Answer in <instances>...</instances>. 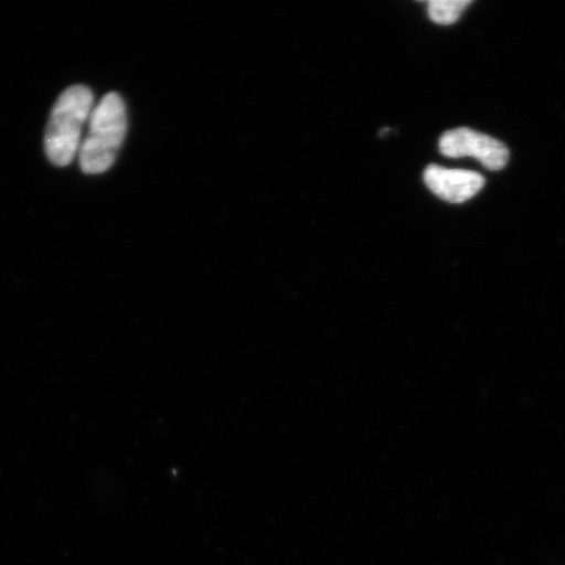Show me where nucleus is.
I'll return each instance as SVG.
<instances>
[{
  "label": "nucleus",
  "mask_w": 565,
  "mask_h": 565,
  "mask_svg": "<svg viewBox=\"0 0 565 565\" xmlns=\"http://www.w3.org/2000/svg\"><path fill=\"white\" fill-rule=\"evenodd\" d=\"M470 0H430L428 2V17L436 24L450 25L461 18Z\"/></svg>",
  "instance_id": "39448f33"
},
{
  "label": "nucleus",
  "mask_w": 565,
  "mask_h": 565,
  "mask_svg": "<svg viewBox=\"0 0 565 565\" xmlns=\"http://www.w3.org/2000/svg\"><path fill=\"white\" fill-rule=\"evenodd\" d=\"M423 179L430 192L450 203L469 201L484 186L482 174L440 166L427 167Z\"/></svg>",
  "instance_id": "20e7f679"
},
{
  "label": "nucleus",
  "mask_w": 565,
  "mask_h": 565,
  "mask_svg": "<svg viewBox=\"0 0 565 565\" xmlns=\"http://www.w3.org/2000/svg\"><path fill=\"white\" fill-rule=\"evenodd\" d=\"M82 141L79 164L86 174H102L115 164L127 131L126 105L116 92L105 95L95 106Z\"/></svg>",
  "instance_id": "f03ea898"
},
{
  "label": "nucleus",
  "mask_w": 565,
  "mask_h": 565,
  "mask_svg": "<svg viewBox=\"0 0 565 565\" xmlns=\"http://www.w3.org/2000/svg\"><path fill=\"white\" fill-rule=\"evenodd\" d=\"M94 103V94L86 86L70 87L56 100L45 132L46 157L55 167L70 166L79 153Z\"/></svg>",
  "instance_id": "f257e3e1"
},
{
  "label": "nucleus",
  "mask_w": 565,
  "mask_h": 565,
  "mask_svg": "<svg viewBox=\"0 0 565 565\" xmlns=\"http://www.w3.org/2000/svg\"><path fill=\"white\" fill-rule=\"evenodd\" d=\"M439 146L444 157L475 158L490 171H500L510 160V151L504 143L468 127L445 132Z\"/></svg>",
  "instance_id": "7ed1b4c3"
}]
</instances>
